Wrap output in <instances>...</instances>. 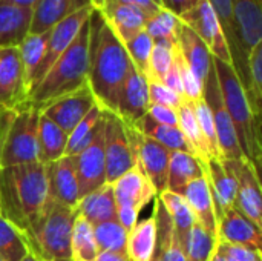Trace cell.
Here are the masks:
<instances>
[{"label":"cell","instance_id":"cell-1","mask_svg":"<svg viewBox=\"0 0 262 261\" xmlns=\"http://www.w3.org/2000/svg\"><path fill=\"white\" fill-rule=\"evenodd\" d=\"M89 23L88 86L97 105L103 111L115 114L118 92L134 66L124 45L114 34L101 12L92 9Z\"/></svg>","mask_w":262,"mask_h":261},{"label":"cell","instance_id":"cell-2","mask_svg":"<svg viewBox=\"0 0 262 261\" xmlns=\"http://www.w3.org/2000/svg\"><path fill=\"white\" fill-rule=\"evenodd\" d=\"M48 202L46 165L28 163L0 168V217L20 235L40 215Z\"/></svg>","mask_w":262,"mask_h":261},{"label":"cell","instance_id":"cell-3","mask_svg":"<svg viewBox=\"0 0 262 261\" xmlns=\"http://www.w3.org/2000/svg\"><path fill=\"white\" fill-rule=\"evenodd\" d=\"M89 18L84 22L71 46L57 58L52 68L28 95V106L41 109L51 102L75 92L88 85L89 74Z\"/></svg>","mask_w":262,"mask_h":261},{"label":"cell","instance_id":"cell-4","mask_svg":"<svg viewBox=\"0 0 262 261\" xmlns=\"http://www.w3.org/2000/svg\"><path fill=\"white\" fill-rule=\"evenodd\" d=\"M212 63L215 68L224 106L232 118L236 132L239 148L244 157L259 169L262 157L261 118L253 115L246 97V91L233 66L215 57H212Z\"/></svg>","mask_w":262,"mask_h":261},{"label":"cell","instance_id":"cell-5","mask_svg":"<svg viewBox=\"0 0 262 261\" xmlns=\"http://www.w3.org/2000/svg\"><path fill=\"white\" fill-rule=\"evenodd\" d=\"M77 209L66 208L48 198L40 215L21 238L38 261H72L71 237Z\"/></svg>","mask_w":262,"mask_h":261},{"label":"cell","instance_id":"cell-6","mask_svg":"<svg viewBox=\"0 0 262 261\" xmlns=\"http://www.w3.org/2000/svg\"><path fill=\"white\" fill-rule=\"evenodd\" d=\"M38 117L40 111L31 106L12 112L5 131L0 168L38 162Z\"/></svg>","mask_w":262,"mask_h":261},{"label":"cell","instance_id":"cell-7","mask_svg":"<svg viewBox=\"0 0 262 261\" xmlns=\"http://www.w3.org/2000/svg\"><path fill=\"white\" fill-rule=\"evenodd\" d=\"M232 14L238 43V62L233 69L246 88L249 54L262 43V0H232Z\"/></svg>","mask_w":262,"mask_h":261},{"label":"cell","instance_id":"cell-8","mask_svg":"<svg viewBox=\"0 0 262 261\" xmlns=\"http://www.w3.org/2000/svg\"><path fill=\"white\" fill-rule=\"evenodd\" d=\"M203 98H204L206 105L209 106V109L212 112L221 160H247L244 157L241 148H239L232 118H230V115H229V112H227V109L224 106L213 63H212V66L209 69V74L206 77V82H204Z\"/></svg>","mask_w":262,"mask_h":261},{"label":"cell","instance_id":"cell-9","mask_svg":"<svg viewBox=\"0 0 262 261\" xmlns=\"http://www.w3.org/2000/svg\"><path fill=\"white\" fill-rule=\"evenodd\" d=\"M104 117V162L106 183L112 185L137 165L130 142L127 138L126 125L112 112L103 111Z\"/></svg>","mask_w":262,"mask_h":261},{"label":"cell","instance_id":"cell-10","mask_svg":"<svg viewBox=\"0 0 262 261\" xmlns=\"http://www.w3.org/2000/svg\"><path fill=\"white\" fill-rule=\"evenodd\" d=\"M236 185L235 208L261 229L262 194L258 168L249 160H223Z\"/></svg>","mask_w":262,"mask_h":261},{"label":"cell","instance_id":"cell-11","mask_svg":"<svg viewBox=\"0 0 262 261\" xmlns=\"http://www.w3.org/2000/svg\"><path fill=\"white\" fill-rule=\"evenodd\" d=\"M127 138L130 142L135 160L141 171L146 174L149 182L157 191V195H160L163 191H166L167 186V169H169V157L170 151L160 145L158 142L146 137L134 126H127Z\"/></svg>","mask_w":262,"mask_h":261},{"label":"cell","instance_id":"cell-12","mask_svg":"<svg viewBox=\"0 0 262 261\" xmlns=\"http://www.w3.org/2000/svg\"><path fill=\"white\" fill-rule=\"evenodd\" d=\"M180 20L204 42L212 57L232 65V55L223 28L209 0H200L192 9L180 15Z\"/></svg>","mask_w":262,"mask_h":261},{"label":"cell","instance_id":"cell-13","mask_svg":"<svg viewBox=\"0 0 262 261\" xmlns=\"http://www.w3.org/2000/svg\"><path fill=\"white\" fill-rule=\"evenodd\" d=\"M28 108V89L17 46L0 48V111Z\"/></svg>","mask_w":262,"mask_h":261},{"label":"cell","instance_id":"cell-14","mask_svg":"<svg viewBox=\"0 0 262 261\" xmlns=\"http://www.w3.org/2000/svg\"><path fill=\"white\" fill-rule=\"evenodd\" d=\"M75 174L78 180V195L83 198L89 192L106 185V162H104V117L94 140L72 155ZM80 202V200H78Z\"/></svg>","mask_w":262,"mask_h":261},{"label":"cell","instance_id":"cell-15","mask_svg":"<svg viewBox=\"0 0 262 261\" xmlns=\"http://www.w3.org/2000/svg\"><path fill=\"white\" fill-rule=\"evenodd\" d=\"M91 14H92V6H86V8L71 14L60 23H57L52 29H49L46 52H45V57H43L38 69L34 74V78L29 86V92L43 78V75L52 68V65L57 62V58L71 46V43L77 37V34L81 29V26L84 25V22L91 17Z\"/></svg>","mask_w":262,"mask_h":261},{"label":"cell","instance_id":"cell-16","mask_svg":"<svg viewBox=\"0 0 262 261\" xmlns=\"http://www.w3.org/2000/svg\"><path fill=\"white\" fill-rule=\"evenodd\" d=\"M97 105L89 86H83L81 89L63 95L49 105L43 106L40 112L52 120L60 129H63L68 135L72 129L86 117V114Z\"/></svg>","mask_w":262,"mask_h":261},{"label":"cell","instance_id":"cell-17","mask_svg":"<svg viewBox=\"0 0 262 261\" xmlns=\"http://www.w3.org/2000/svg\"><path fill=\"white\" fill-rule=\"evenodd\" d=\"M149 108L147 78L135 68L130 69L117 98L115 115L127 126H134L141 117L146 115Z\"/></svg>","mask_w":262,"mask_h":261},{"label":"cell","instance_id":"cell-18","mask_svg":"<svg viewBox=\"0 0 262 261\" xmlns=\"http://www.w3.org/2000/svg\"><path fill=\"white\" fill-rule=\"evenodd\" d=\"M46 178H48V198L66 208L75 209L80 195H78V180H77L72 155H64L57 162L46 165Z\"/></svg>","mask_w":262,"mask_h":261},{"label":"cell","instance_id":"cell-19","mask_svg":"<svg viewBox=\"0 0 262 261\" xmlns=\"http://www.w3.org/2000/svg\"><path fill=\"white\" fill-rule=\"evenodd\" d=\"M117 206H129L141 212L157 197V191L138 163L112 183Z\"/></svg>","mask_w":262,"mask_h":261},{"label":"cell","instance_id":"cell-20","mask_svg":"<svg viewBox=\"0 0 262 261\" xmlns=\"http://www.w3.org/2000/svg\"><path fill=\"white\" fill-rule=\"evenodd\" d=\"M181 195L186 198V202L195 217V223L200 225L212 238L216 240L218 222H216L215 205H213L207 177L203 175L200 178L192 180L184 188Z\"/></svg>","mask_w":262,"mask_h":261},{"label":"cell","instance_id":"cell-21","mask_svg":"<svg viewBox=\"0 0 262 261\" xmlns=\"http://www.w3.org/2000/svg\"><path fill=\"white\" fill-rule=\"evenodd\" d=\"M216 240L247 246L256 251H261L262 248L261 229L246 218L236 208L230 209L220 218Z\"/></svg>","mask_w":262,"mask_h":261},{"label":"cell","instance_id":"cell-22","mask_svg":"<svg viewBox=\"0 0 262 261\" xmlns=\"http://www.w3.org/2000/svg\"><path fill=\"white\" fill-rule=\"evenodd\" d=\"M206 177L210 186L215 212H216V222L235 208V197H236V185L232 172L227 169L223 160L210 158L206 162Z\"/></svg>","mask_w":262,"mask_h":261},{"label":"cell","instance_id":"cell-23","mask_svg":"<svg viewBox=\"0 0 262 261\" xmlns=\"http://www.w3.org/2000/svg\"><path fill=\"white\" fill-rule=\"evenodd\" d=\"M86 6H91L89 0H38L32 8L29 32H46L71 14Z\"/></svg>","mask_w":262,"mask_h":261},{"label":"cell","instance_id":"cell-24","mask_svg":"<svg viewBox=\"0 0 262 261\" xmlns=\"http://www.w3.org/2000/svg\"><path fill=\"white\" fill-rule=\"evenodd\" d=\"M177 46H178L181 55L184 57L186 63L192 69L193 75L196 77L200 85L204 88L206 77H207L209 69L212 66V54H210L209 48L184 23H181V26H180Z\"/></svg>","mask_w":262,"mask_h":261},{"label":"cell","instance_id":"cell-25","mask_svg":"<svg viewBox=\"0 0 262 261\" xmlns=\"http://www.w3.org/2000/svg\"><path fill=\"white\" fill-rule=\"evenodd\" d=\"M101 15L123 45L138 32L144 31L146 22L149 18V15L141 9L115 2H111Z\"/></svg>","mask_w":262,"mask_h":261},{"label":"cell","instance_id":"cell-26","mask_svg":"<svg viewBox=\"0 0 262 261\" xmlns=\"http://www.w3.org/2000/svg\"><path fill=\"white\" fill-rule=\"evenodd\" d=\"M75 209L77 214L83 217L91 226L109 220H117V202L114 197L112 185L106 183L98 189L89 192L88 195L80 198Z\"/></svg>","mask_w":262,"mask_h":261},{"label":"cell","instance_id":"cell-27","mask_svg":"<svg viewBox=\"0 0 262 261\" xmlns=\"http://www.w3.org/2000/svg\"><path fill=\"white\" fill-rule=\"evenodd\" d=\"M206 175V165L189 152L170 151L166 191L183 194L184 188L195 178Z\"/></svg>","mask_w":262,"mask_h":261},{"label":"cell","instance_id":"cell-28","mask_svg":"<svg viewBox=\"0 0 262 261\" xmlns=\"http://www.w3.org/2000/svg\"><path fill=\"white\" fill-rule=\"evenodd\" d=\"M32 9L0 3V48L18 46L29 32Z\"/></svg>","mask_w":262,"mask_h":261},{"label":"cell","instance_id":"cell-29","mask_svg":"<svg viewBox=\"0 0 262 261\" xmlns=\"http://www.w3.org/2000/svg\"><path fill=\"white\" fill-rule=\"evenodd\" d=\"M154 217L157 226V245L155 249L161 254L166 261H186L183 246L175 234L173 225L169 218L166 208L163 206L158 195L155 197Z\"/></svg>","mask_w":262,"mask_h":261},{"label":"cell","instance_id":"cell-30","mask_svg":"<svg viewBox=\"0 0 262 261\" xmlns=\"http://www.w3.org/2000/svg\"><path fill=\"white\" fill-rule=\"evenodd\" d=\"M37 142H38V162L43 165L54 163L66 155L68 134L63 129H60L52 120L45 117L41 112L38 117Z\"/></svg>","mask_w":262,"mask_h":261},{"label":"cell","instance_id":"cell-31","mask_svg":"<svg viewBox=\"0 0 262 261\" xmlns=\"http://www.w3.org/2000/svg\"><path fill=\"white\" fill-rule=\"evenodd\" d=\"M134 128L138 129L146 137L158 142L160 145H163L169 151L189 152V154L195 155L192 146L189 145V142L186 140V137L183 135V132L178 126L160 125V123L154 122L149 115H144L134 125Z\"/></svg>","mask_w":262,"mask_h":261},{"label":"cell","instance_id":"cell-32","mask_svg":"<svg viewBox=\"0 0 262 261\" xmlns=\"http://www.w3.org/2000/svg\"><path fill=\"white\" fill-rule=\"evenodd\" d=\"M157 245V226L154 214L135 225L127 235L126 254L130 261H150Z\"/></svg>","mask_w":262,"mask_h":261},{"label":"cell","instance_id":"cell-33","mask_svg":"<svg viewBox=\"0 0 262 261\" xmlns=\"http://www.w3.org/2000/svg\"><path fill=\"white\" fill-rule=\"evenodd\" d=\"M158 198L161 200L163 206L166 208L169 218L173 225L175 234H177V237L183 246V251H184L189 232H190L192 226L195 225V217L183 195L170 192V191H163L158 195Z\"/></svg>","mask_w":262,"mask_h":261},{"label":"cell","instance_id":"cell-34","mask_svg":"<svg viewBox=\"0 0 262 261\" xmlns=\"http://www.w3.org/2000/svg\"><path fill=\"white\" fill-rule=\"evenodd\" d=\"M178 128L181 129L183 135L192 146L195 157L206 165V162L210 160V152H209L207 143L204 140V135L201 132L198 118L195 115L193 103L186 102V100L181 102V105L178 108Z\"/></svg>","mask_w":262,"mask_h":261},{"label":"cell","instance_id":"cell-35","mask_svg":"<svg viewBox=\"0 0 262 261\" xmlns=\"http://www.w3.org/2000/svg\"><path fill=\"white\" fill-rule=\"evenodd\" d=\"M48 37H49V31L41 32V34L28 32L25 35V38L20 42V45L17 46L18 52H20L23 72H25V83H26L28 94H29V86H31V82L34 78V74L38 69L40 63L45 57Z\"/></svg>","mask_w":262,"mask_h":261},{"label":"cell","instance_id":"cell-36","mask_svg":"<svg viewBox=\"0 0 262 261\" xmlns=\"http://www.w3.org/2000/svg\"><path fill=\"white\" fill-rule=\"evenodd\" d=\"M101 125H103V109L98 105H95L68 135L66 155H75L81 149H84L94 140Z\"/></svg>","mask_w":262,"mask_h":261},{"label":"cell","instance_id":"cell-37","mask_svg":"<svg viewBox=\"0 0 262 261\" xmlns=\"http://www.w3.org/2000/svg\"><path fill=\"white\" fill-rule=\"evenodd\" d=\"M98 255V248L94 237L92 226L77 214L72 237H71V257L72 261H95Z\"/></svg>","mask_w":262,"mask_h":261},{"label":"cell","instance_id":"cell-38","mask_svg":"<svg viewBox=\"0 0 262 261\" xmlns=\"http://www.w3.org/2000/svg\"><path fill=\"white\" fill-rule=\"evenodd\" d=\"M250 109L261 118L262 103V43L256 45L247 58V85L244 88Z\"/></svg>","mask_w":262,"mask_h":261},{"label":"cell","instance_id":"cell-39","mask_svg":"<svg viewBox=\"0 0 262 261\" xmlns=\"http://www.w3.org/2000/svg\"><path fill=\"white\" fill-rule=\"evenodd\" d=\"M95 243L98 252H123L126 254L127 246V232L117 220H109L92 226Z\"/></svg>","mask_w":262,"mask_h":261},{"label":"cell","instance_id":"cell-40","mask_svg":"<svg viewBox=\"0 0 262 261\" xmlns=\"http://www.w3.org/2000/svg\"><path fill=\"white\" fill-rule=\"evenodd\" d=\"M181 20L173 12L160 8L155 14H152L144 26V31L154 38V40H169L172 43H177L178 32H180Z\"/></svg>","mask_w":262,"mask_h":261},{"label":"cell","instance_id":"cell-41","mask_svg":"<svg viewBox=\"0 0 262 261\" xmlns=\"http://www.w3.org/2000/svg\"><path fill=\"white\" fill-rule=\"evenodd\" d=\"M29 254L20 232L3 217H0V258L3 261H21Z\"/></svg>","mask_w":262,"mask_h":261},{"label":"cell","instance_id":"cell-42","mask_svg":"<svg viewBox=\"0 0 262 261\" xmlns=\"http://www.w3.org/2000/svg\"><path fill=\"white\" fill-rule=\"evenodd\" d=\"M175 45L177 43H172L169 40H154V48L149 60V74L146 77L147 80H155L163 83L166 74L169 72L173 63Z\"/></svg>","mask_w":262,"mask_h":261},{"label":"cell","instance_id":"cell-43","mask_svg":"<svg viewBox=\"0 0 262 261\" xmlns=\"http://www.w3.org/2000/svg\"><path fill=\"white\" fill-rule=\"evenodd\" d=\"M126 52L130 58L132 66L141 72L144 77L149 74V60H150V52L154 48V38L146 32L141 31L137 35H134L130 40L124 43Z\"/></svg>","mask_w":262,"mask_h":261},{"label":"cell","instance_id":"cell-44","mask_svg":"<svg viewBox=\"0 0 262 261\" xmlns=\"http://www.w3.org/2000/svg\"><path fill=\"white\" fill-rule=\"evenodd\" d=\"M215 238H212L200 225L195 223L184 246L186 261H209L215 248Z\"/></svg>","mask_w":262,"mask_h":261},{"label":"cell","instance_id":"cell-45","mask_svg":"<svg viewBox=\"0 0 262 261\" xmlns=\"http://www.w3.org/2000/svg\"><path fill=\"white\" fill-rule=\"evenodd\" d=\"M210 6L213 8L220 25L223 28L230 55H232V66L236 65L238 62V43L233 31V14H232V0H209Z\"/></svg>","mask_w":262,"mask_h":261},{"label":"cell","instance_id":"cell-46","mask_svg":"<svg viewBox=\"0 0 262 261\" xmlns=\"http://www.w3.org/2000/svg\"><path fill=\"white\" fill-rule=\"evenodd\" d=\"M193 109H195V115L198 118L201 132L204 135V140L207 143V148H209V152H210V158L221 160L220 148H218V140H216V131H215V125H213V118H212V112H210V109L206 105L203 97L200 100L193 102Z\"/></svg>","mask_w":262,"mask_h":261},{"label":"cell","instance_id":"cell-47","mask_svg":"<svg viewBox=\"0 0 262 261\" xmlns=\"http://www.w3.org/2000/svg\"><path fill=\"white\" fill-rule=\"evenodd\" d=\"M173 62L177 65V69H178V74H180V78H181L184 100L186 102H190V103L200 100L203 97V86L200 85V82L193 75L192 69L186 63V60L181 55V52H180V49H178L177 45L173 48Z\"/></svg>","mask_w":262,"mask_h":261},{"label":"cell","instance_id":"cell-48","mask_svg":"<svg viewBox=\"0 0 262 261\" xmlns=\"http://www.w3.org/2000/svg\"><path fill=\"white\" fill-rule=\"evenodd\" d=\"M147 91H149V105L166 106V108H172V109L178 111L181 102L184 100L181 95H178L177 92L169 89L161 82L147 80Z\"/></svg>","mask_w":262,"mask_h":261},{"label":"cell","instance_id":"cell-49","mask_svg":"<svg viewBox=\"0 0 262 261\" xmlns=\"http://www.w3.org/2000/svg\"><path fill=\"white\" fill-rule=\"evenodd\" d=\"M215 249L227 261H262L261 251L241 245H232L221 240L215 242Z\"/></svg>","mask_w":262,"mask_h":261},{"label":"cell","instance_id":"cell-50","mask_svg":"<svg viewBox=\"0 0 262 261\" xmlns=\"http://www.w3.org/2000/svg\"><path fill=\"white\" fill-rule=\"evenodd\" d=\"M146 115H149L154 122L166 126H178V111L166 106L149 105Z\"/></svg>","mask_w":262,"mask_h":261},{"label":"cell","instance_id":"cell-51","mask_svg":"<svg viewBox=\"0 0 262 261\" xmlns=\"http://www.w3.org/2000/svg\"><path fill=\"white\" fill-rule=\"evenodd\" d=\"M138 215H140V212L135 211L134 208H129V206H117V222L124 228V231L127 234L138 223Z\"/></svg>","mask_w":262,"mask_h":261},{"label":"cell","instance_id":"cell-52","mask_svg":"<svg viewBox=\"0 0 262 261\" xmlns=\"http://www.w3.org/2000/svg\"><path fill=\"white\" fill-rule=\"evenodd\" d=\"M160 2H161V8H164L180 17L184 12H187L189 9H192L200 0H160Z\"/></svg>","mask_w":262,"mask_h":261},{"label":"cell","instance_id":"cell-53","mask_svg":"<svg viewBox=\"0 0 262 261\" xmlns=\"http://www.w3.org/2000/svg\"><path fill=\"white\" fill-rule=\"evenodd\" d=\"M115 3H123V5H129V6H134V8H138L141 9L144 14H147L149 17L152 14H155L161 6L154 2V0H112Z\"/></svg>","mask_w":262,"mask_h":261},{"label":"cell","instance_id":"cell-54","mask_svg":"<svg viewBox=\"0 0 262 261\" xmlns=\"http://www.w3.org/2000/svg\"><path fill=\"white\" fill-rule=\"evenodd\" d=\"M163 85H166L169 89H172L173 92H177L178 95L183 97V85H181V78H180V74H178L175 62L172 63V68L169 69V72L166 74V77L163 80Z\"/></svg>","mask_w":262,"mask_h":261},{"label":"cell","instance_id":"cell-55","mask_svg":"<svg viewBox=\"0 0 262 261\" xmlns=\"http://www.w3.org/2000/svg\"><path fill=\"white\" fill-rule=\"evenodd\" d=\"M95 261H130L127 254H123V252H98Z\"/></svg>","mask_w":262,"mask_h":261},{"label":"cell","instance_id":"cell-56","mask_svg":"<svg viewBox=\"0 0 262 261\" xmlns=\"http://www.w3.org/2000/svg\"><path fill=\"white\" fill-rule=\"evenodd\" d=\"M14 111H0V154H2V146H3V138H5V131L8 126V122L11 118Z\"/></svg>","mask_w":262,"mask_h":261},{"label":"cell","instance_id":"cell-57","mask_svg":"<svg viewBox=\"0 0 262 261\" xmlns=\"http://www.w3.org/2000/svg\"><path fill=\"white\" fill-rule=\"evenodd\" d=\"M38 0H0V3H9V5H17V6H23V8H29L32 9L35 6Z\"/></svg>","mask_w":262,"mask_h":261},{"label":"cell","instance_id":"cell-58","mask_svg":"<svg viewBox=\"0 0 262 261\" xmlns=\"http://www.w3.org/2000/svg\"><path fill=\"white\" fill-rule=\"evenodd\" d=\"M111 2H112V0H89L92 9H95V11H98V12H103V11L109 6Z\"/></svg>","mask_w":262,"mask_h":261},{"label":"cell","instance_id":"cell-59","mask_svg":"<svg viewBox=\"0 0 262 261\" xmlns=\"http://www.w3.org/2000/svg\"><path fill=\"white\" fill-rule=\"evenodd\" d=\"M209 261H227L215 248H213V252H212V255H210V260Z\"/></svg>","mask_w":262,"mask_h":261},{"label":"cell","instance_id":"cell-60","mask_svg":"<svg viewBox=\"0 0 262 261\" xmlns=\"http://www.w3.org/2000/svg\"><path fill=\"white\" fill-rule=\"evenodd\" d=\"M150 261H166L163 257H161V254L155 249L154 251V255H152V258H150Z\"/></svg>","mask_w":262,"mask_h":261},{"label":"cell","instance_id":"cell-61","mask_svg":"<svg viewBox=\"0 0 262 261\" xmlns=\"http://www.w3.org/2000/svg\"><path fill=\"white\" fill-rule=\"evenodd\" d=\"M21 261H38V260H37L32 254H28V255H26V257H25Z\"/></svg>","mask_w":262,"mask_h":261},{"label":"cell","instance_id":"cell-62","mask_svg":"<svg viewBox=\"0 0 262 261\" xmlns=\"http://www.w3.org/2000/svg\"><path fill=\"white\" fill-rule=\"evenodd\" d=\"M154 2H157V3H158V5L161 6V2H160V0H154Z\"/></svg>","mask_w":262,"mask_h":261},{"label":"cell","instance_id":"cell-63","mask_svg":"<svg viewBox=\"0 0 262 261\" xmlns=\"http://www.w3.org/2000/svg\"><path fill=\"white\" fill-rule=\"evenodd\" d=\"M0 261H3V260H2V258H0Z\"/></svg>","mask_w":262,"mask_h":261}]
</instances>
